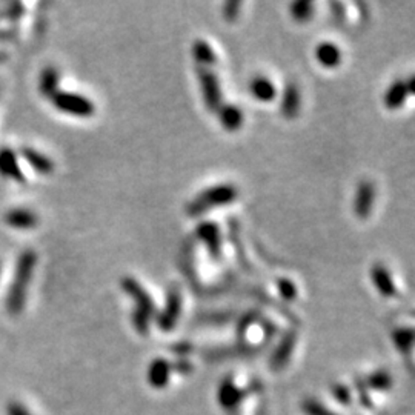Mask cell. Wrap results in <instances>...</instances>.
I'll return each instance as SVG.
<instances>
[{
    "label": "cell",
    "instance_id": "cell-26",
    "mask_svg": "<svg viewBox=\"0 0 415 415\" xmlns=\"http://www.w3.org/2000/svg\"><path fill=\"white\" fill-rule=\"evenodd\" d=\"M276 287H277L278 294H280V297L283 298V300H287V302H294L297 298V296H298L296 283L292 280H289V278H287V277L277 278Z\"/></svg>",
    "mask_w": 415,
    "mask_h": 415
},
{
    "label": "cell",
    "instance_id": "cell-17",
    "mask_svg": "<svg viewBox=\"0 0 415 415\" xmlns=\"http://www.w3.org/2000/svg\"><path fill=\"white\" fill-rule=\"evenodd\" d=\"M300 106H302L300 90H298V86L296 84H288L282 96V105H280L282 115L284 119H296L298 113H300Z\"/></svg>",
    "mask_w": 415,
    "mask_h": 415
},
{
    "label": "cell",
    "instance_id": "cell-3",
    "mask_svg": "<svg viewBox=\"0 0 415 415\" xmlns=\"http://www.w3.org/2000/svg\"><path fill=\"white\" fill-rule=\"evenodd\" d=\"M50 100L57 111L74 115V117L88 119L93 117L94 113H96V106H94L93 102L86 96H81V94L77 93L57 91L54 96L50 97Z\"/></svg>",
    "mask_w": 415,
    "mask_h": 415
},
{
    "label": "cell",
    "instance_id": "cell-23",
    "mask_svg": "<svg viewBox=\"0 0 415 415\" xmlns=\"http://www.w3.org/2000/svg\"><path fill=\"white\" fill-rule=\"evenodd\" d=\"M365 385L367 387H371L372 391H378V392H385L389 391L392 387V377L391 374L385 371V369H378L376 372H372L369 377L366 378Z\"/></svg>",
    "mask_w": 415,
    "mask_h": 415
},
{
    "label": "cell",
    "instance_id": "cell-24",
    "mask_svg": "<svg viewBox=\"0 0 415 415\" xmlns=\"http://www.w3.org/2000/svg\"><path fill=\"white\" fill-rule=\"evenodd\" d=\"M289 12L296 22H308V20L314 17V3L308 2V0H297V2L291 3Z\"/></svg>",
    "mask_w": 415,
    "mask_h": 415
},
{
    "label": "cell",
    "instance_id": "cell-10",
    "mask_svg": "<svg viewBox=\"0 0 415 415\" xmlns=\"http://www.w3.org/2000/svg\"><path fill=\"white\" fill-rule=\"evenodd\" d=\"M374 202H376V186L369 180H362L358 183L354 199V213L358 219H367L371 215Z\"/></svg>",
    "mask_w": 415,
    "mask_h": 415
},
{
    "label": "cell",
    "instance_id": "cell-22",
    "mask_svg": "<svg viewBox=\"0 0 415 415\" xmlns=\"http://www.w3.org/2000/svg\"><path fill=\"white\" fill-rule=\"evenodd\" d=\"M59 81H60V76L56 68L52 66L45 68L42 74H40L39 90L45 97H51L59 91Z\"/></svg>",
    "mask_w": 415,
    "mask_h": 415
},
{
    "label": "cell",
    "instance_id": "cell-33",
    "mask_svg": "<svg viewBox=\"0 0 415 415\" xmlns=\"http://www.w3.org/2000/svg\"><path fill=\"white\" fill-rule=\"evenodd\" d=\"M173 371L179 372V374H189L193 371V365L188 362V360L182 358V360H177L175 363H173Z\"/></svg>",
    "mask_w": 415,
    "mask_h": 415
},
{
    "label": "cell",
    "instance_id": "cell-15",
    "mask_svg": "<svg viewBox=\"0 0 415 415\" xmlns=\"http://www.w3.org/2000/svg\"><path fill=\"white\" fill-rule=\"evenodd\" d=\"M5 223L12 229H32L37 226V215L26 208H15L5 214Z\"/></svg>",
    "mask_w": 415,
    "mask_h": 415
},
{
    "label": "cell",
    "instance_id": "cell-9",
    "mask_svg": "<svg viewBox=\"0 0 415 415\" xmlns=\"http://www.w3.org/2000/svg\"><path fill=\"white\" fill-rule=\"evenodd\" d=\"M297 338H298V336L294 329L284 332L280 338V342H278L274 352H272V356H271L269 363H271L272 369L282 371L283 367L289 363L292 354H294V349H296Z\"/></svg>",
    "mask_w": 415,
    "mask_h": 415
},
{
    "label": "cell",
    "instance_id": "cell-28",
    "mask_svg": "<svg viewBox=\"0 0 415 415\" xmlns=\"http://www.w3.org/2000/svg\"><path fill=\"white\" fill-rule=\"evenodd\" d=\"M258 318H260V312L255 311V309H251L248 312H244V314L242 316V318L239 320V323H237V336L242 338L244 334H247L251 326H253L257 322Z\"/></svg>",
    "mask_w": 415,
    "mask_h": 415
},
{
    "label": "cell",
    "instance_id": "cell-34",
    "mask_svg": "<svg viewBox=\"0 0 415 415\" xmlns=\"http://www.w3.org/2000/svg\"><path fill=\"white\" fill-rule=\"evenodd\" d=\"M0 269H2V268H0Z\"/></svg>",
    "mask_w": 415,
    "mask_h": 415
},
{
    "label": "cell",
    "instance_id": "cell-16",
    "mask_svg": "<svg viewBox=\"0 0 415 415\" xmlns=\"http://www.w3.org/2000/svg\"><path fill=\"white\" fill-rule=\"evenodd\" d=\"M249 93L257 102L262 104H269L277 97V88L274 81L264 76H257L249 81Z\"/></svg>",
    "mask_w": 415,
    "mask_h": 415
},
{
    "label": "cell",
    "instance_id": "cell-5",
    "mask_svg": "<svg viewBox=\"0 0 415 415\" xmlns=\"http://www.w3.org/2000/svg\"><path fill=\"white\" fill-rule=\"evenodd\" d=\"M182 294L177 287H173L171 289H168L166 294V300L163 309L157 314V325L162 331H173L175 328L177 322L182 316Z\"/></svg>",
    "mask_w": 415,
    "mask_h": 415
},
{
    "label": "cell",
    "instance_id": "cell-2",
    "mask_svg": "<svg viewBox=\"0 0 415 415\" xmlns=\"http://www.w3.org/2000/svg\"><path fill=\"white\" fill-rule=\"evenodd\" d=\"M239 197V189L231 183H222V185L211 186L205 191H202L199 195L186 205V214L189 217H200L203 214L213 211V208L226 206L234 203Z\"/></svg>",
    "mask_w": 415,
    "mask_h": 415
},
{
    "label": "cell",
    "instance_id": "cell-8",
    "mask_svg": "<svg viewBox=\"0 0 415 415\" xmlns=\"http://www.w3.org/2000/svg\"><path fill=\"white\" fill-rule=\"evenodd\" d=\"M197 240L205 244L209 255L214 260H220L222 257V235L220 228L214 222H202L195 228Z\"/></svg>",
    "mask_w": 415,
    "mask_h": 415
},
{
    "label": "cell",
    "instance_id": "cell-32",
    "mask_svg": "<svg viewBox=\"0 0 415 415\" xmlns=\"http://www.w3.org/2000/svg\"><path fill=\"white\" fill-rule=\"evenodd\" d=\"M6 414L8 415H32L22 403H19V401H12V403H10L8 407H6Z\"/></svg>",
    "mask_w": 415,
    "mask_h": 415
},
{
    "label": "cell",
    "instance_id": "cell-20",
    "mask_svg": "<svg viewBox=\"0 0 415 415\" xmlns=\"http://www.w3.org/2000/svg\"><path fill=\"white\" fill-rule=\"evenodd\" d=\"M22 154H23V159L26 160V163H28V165L37 174L50 175L54 171L52 160L48 157V155H45L44 153L37 151V149L26 146V148L22 149Z\"/></svg>",
    "mask_w": 415,
    "mask_h": 415
},
{
    "label": "cell",
    "instance_id": "cell-27",
    "mask_svg": "<svg viewBox=\"0 0 415 415\" xmlns=\"http://www.w3.org/2000/svg\"><path fill=\"white\" fill-rule=\"evenodd\" d=\"M302 411L306 415H338L337 412L328 409L322 401L316 398H306L302 403Z\"/></svg>",
    "mask_w": 415,
    "mask_h": 415
},
{
    "label": "cell",
    "instance_id": "cell-19",
    "mask_svg": "<svg viewBox=\"0 0 415 415\" xmlns=\"http://www.w3.org/2000/svg\"><path fill=\"white\" fill-rule=\"evenodd\" d=\"M316 59L323 68L334 70V68L342 64L343 54L334 42H322L316 48Z\"/></svg>",
    "mask_w": 415,
    "mask_h": 415
},
{
    "label": "cell",
    "instance_id": "cell-21",
    "mask_svg": "<svg viewBox=\"0 0 415 415\" xmlns=\"http://www.w3.org/2000/svg\"><path fill=\"white\" fill-rule=\"evenodd\" d=\"M193 57L199 65V68H209L211 65L215 64L217 56L213 50V46H211L206 40H195L193 44Z\"/></svg>",
    "mask_w": 415,
    "mask_h": 415
},
{
    "label": "cell",
    "instance_id": "cell-25",
    "mask_svg": "<svg viewBox=\"0 0 415 415\" xmlns=\"http://www.w3.org/2000/svg\"><path fill=\"white\" fill-rule=\"evenodd\" d=\"M394 343L397 349L403 354H407L414 343V329L412 328H398L394 332Z\"/></svg>",
    "mask_w": 415,
    "mask_h": 415
},
{
    "label": "cell",
    "instance_id": "cell-1",
    "mask_svg": "<svg viewBox=\"0 0 415 415\" xmlns=\"http://www.w3.org/2000/svg\"><path fill=\"white\" fill-rule=\"evenodd\" d=\"M36 264L37 254L34 251H25V253L19 255L11 287L8 289V294H6V309L12 316L20 314L25 308Z\"/></svg>",
    "mask_w": 415,
    "mask_h": 415
},
{
    "label": "cell",
    "instance_id": "cell-7",
    "mask_svg": "<svg viewBox=\"0 0 415 415\" xmlns=\"http://www.w3.org/2000/svg\"><path fill=\"white\" fill-rule=\"evenodd\" d=\"M248 391L243 389L239 385H237L233 378L226 377L220 383L219 389H217V401L222 406V409L224 411H235L237 407L242 405V401L247 397Z\"/></svg>",
    "mask_w": 415,
    "mask_h": 415
},
{
    "label": "cell",
    "instance_id": "cell-30",
    "mask_svg": "<svg viewBox=\"0 0 415 415\" xmlns=\"http://www.w3.org/2000/svg\"><path fill=\"white\" fill-rule=\"evenodd\" d=\"M332 394H334V397L338 403H342V405L351 403V391L346 385L338 383L336 386H332Z\"/></svg>",
    "mask_w": 415,
    "mask_h": 415
},
{
    "label": "cell",
    "instance_id": "cell-11",
    "mask_svg": "<svg viewBox=\"0 0 415 415\" xmlns=\"http://www.w3.org/2000/svg\"><path fill=\"white\" fill-rule=\"evenodd\" d=\"M414 80H396L394 84L387 88L385 96H383V104L387 110L396 111L398 108L405 105L406 99L409 97V94L414 91Z\"/></svg>",
    "mask_w": 415,
    "mask_h": 415
},
{
    "label": "cell",
    "instance_id": "cell-14",
    "mask_svg": "<svg viewBox=\"0 0 415 415\" xmlns=\"http://www.w3.org/2000/svg\"><path fill=\"white\" fill-rule=\"evenodd\" d=\"M0 175L17 183L25 182V175L22 169H20L17 154L10 148L0 149Z\"/></svg>",
    "mask_w": 415,
    "mask_h": 415
},
{
    "label": "cell",
    "instance_id": "cell-31",
    "mask_svg": "<svg viewBox=\"0 0 415 415\" xmlns=\"http://www.w3.org/2000/svg\"><path fill=\"white\" fill-rule=\"evenodd\" d=\"M240 6H242L240 2H228L226 5H224V8H223L224 19H226L228 22H234V20L237 17H239Z\"/></svg>",
    "mask_w": 415,
    "mask_h": 415
},
{
    "label": "cell",
    "instance_id": "cell-6",
    "mask_svg": "<svg viewBox=\"0 0 415 415\" xmlns=\"http://www.w3.org/2000/svg\"><path fill=\"white\" fill-rule=\"evenodd\" d=\"M122 289H124L129 298L135 303V309L139 312H144L148 317H154L157 314V309H155V303L151 298V296L148 294V291L142 287V284L135 280L133 277H125L124 280L120 282Z\"/></svg>",
    "mask_w": 415,
    "mask_h": 415
},
{
    "label": "cell",
    "instance_id": "cell-12",
    "mask_svg": "<svg viewBox=\"0 0 415 415\" xmlns=\"http://www.w3.org/2000/svg\"><path fill=\"white\" fill-rule=\"evenodd\" d=\"M173 363H169L166 358H154L148 366L146 380L148 383L154 389H165L169 385V378L173 374Z\"/></svg>",
    "mask_w": 415,
    "mask_h": 415
},
{
    "label": "cell",
    "instance_id": "cell-18",
    "mask_svg": "<svg viewBox=\"0 0 415 415\" xmlns=\"http://www.w3.org/2000/svg\"><path fill=\"white\" fill-rule=\"evenodd\" d=\"M215 113H217V115H219L220 125L226 129V131H229V133L239 131V129L243 126L244 115L237 105L222 104L219 110H217Z\"/></svg>",
    "mask_w": 415,
    "mask_h": 415
},
{
    "label": "cell",
    "instance_id": "cell-13",
    "mask_svg": "<svg viewBox=\"0 0 415 415\" xmlns=\"http://www.w3.org/2000/svg\"><path fill=\"white\" fill-rule=\"evenodd\" d=\"M371 280L376 289L386 298H391L397 294V287L394 283V278L391 276L389 269H387L383 263H376L371 268Z\"/></svg>",
    "mask_w": 415,
    "mask_h": 415
},
{
    "label": "cell",
    "instance_id": "cell-4",
    "mask_svg": "<svg viewBox=\"0 0 415 415\" xmlns=\"http://www.w3.org/2000/svg\"><path fill=\"white\" fill-rule=\"evenodd\" d=\"M199 73V84L205 106L211 113H215L222 105V88L219 77L209 68H197Z\"/></svg>",
    "mask_w": 415,
    "mask_h": 415
},
{
    "label": "cell",
    "instance_id": "cell-29",
    "mask_svg": "<svg viewBox=\"0 0 415 415\" xmlns=\"http://www.w3.org/2000/svg\"><path fill=\"white\" fill-rule=\"evenodd\" d=\"M131 318H133L131 322H133L134 329L137 331L140 336H148L149 334V325H151V317H148L146 314H144V312L134 311Z\"/></svg>",
    "mask_w": 415,
    "mask_h": 415
}]
</instances>
